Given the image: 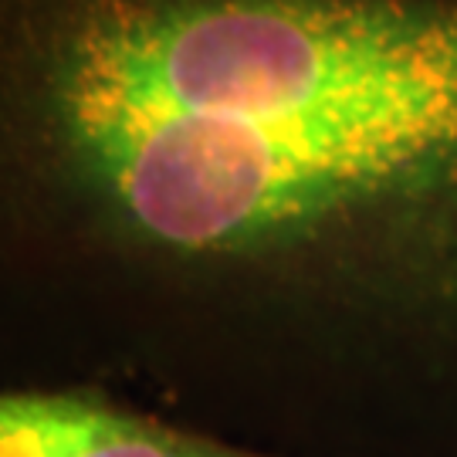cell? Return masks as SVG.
<instances>
[{
    "label": "cell",
    "instance_id": "obj_1",
    "mask_svg": "<svg viewBox=\"0 0 457 457\" xmlns=\"http://www.w3.org/2000/svg\"><path fill=\"white\" fill-rule=\"evenodd\" d=\"M0 457H298L98 386H0Z\"/></svg>",
    "mask_w": 457,
    "mask_h": 457
}]
</instances>
